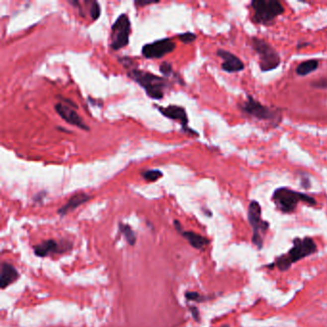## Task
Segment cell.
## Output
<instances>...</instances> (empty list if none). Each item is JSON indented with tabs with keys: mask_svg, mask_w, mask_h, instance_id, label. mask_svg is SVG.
<instances>
[{
	"mask_svg": "<svg viewBox=\"0 0 327 327\" xmlns=\"http://www.w3.org/2000/svg\"><path fill=\"white\" fill-rule=\"evenodd\" d=\"M55 110L65 121L69 123L70 125L76 126L83 131H89V127L85 125L82 117L72 109V107L58 103L55 105Z\"/></svg>",
	"mask_w": 327,
	"mask_h": 327,
	"instance_id": "obj_11",
	"label": "cell"
},
{
	"mask_svg": "<svg viewBox=\"0 0 327 327\" xmlns=\"http://www.w3.org/2000/svg\"><path fill=\"white\" fill-rule=\"evenodd\" d=\"M128 75L131 79L137 82L152 99L161 100L164 96V91L168 87V82L164 77L154 75L150 72L135 69L128 70Z\"/></svg>",
	"mask_w": 327,
	"mask_h": 327,
	"instance_id": "obj_3",
	"label": "cell"
},
{
	"mask_svg": "<svg viewBox=\"0 0 327 327\" xmlns=\"http://www.w3.org/2000/svg\"><path fill=\"white\" fill-rule=\"evenodd\" d=\"M176 43L169 38L147 43L142 47V55L147 59H161L173 52Z\"/></svg>",
	"mask_w": 327,
	"mask_h": 327,
	"instance_id": "obj_9",
	"label": "cell"
},
{
	"mask_svg": "<svg viewBox=\"0 0 327 327\" xmlns=\"http://www.w3.org/2000/svg\"><path fill=\"white\" fill-rule=\"evenodd\" d=\"M70 245L66 242H57L55 240H48L35 246V253L38 256L44 257L51 254H60L69 250Z\"/></svg>",
	"mask_w": 327,
	"mask_h": 327,
	"instance_id": "obj_13",
	"label": "cell"
},
{
	"mask_svg": "<svg viewBox=\"0 0 327 327\" xmlns=\"http://www.w3.org/2000/svg\"></svg>",
	"mask_w": 327,
	"mask_h": 327,
	"instance_id": "obj_28",
	"label": "cell"
},
{
	"mask_svg": "<svg viewBox=\"0 0 327 327\" xmlns=\"http://www.w3.org/2000/svg\"><path fill=\"white\" fill-rule=\"evenodd\" d=\"M120 231L122 232L124 236L126 237L127 241L129 242V244L134 245L137 241V236L135 234L134 231L128 226V225H120Z\"/></svg>",
	"mask_w": 327,
	"mask_h": 327,
	"instance_id": "obj_18",
	"label": "cell"
},
{
	"mask_svg": "<svg viewBox=\"0 0 327 327\" xmlns=\"http://www.w3.org/2000/svg\"><path fill=\"white\" fill-rule=\"evenodd\" d=\"M301 186L305 189H308L310 187V180L308 177H302L301 178Z\"/></svg>",
	"mask_w": 327,
	"mask_h": 327,
	"instance_id": "obj_26",
	"label": "cell"
},
{
	"mask_svg": "<svg viewBox=\"0 0 327 327\" xmlns=\"http://www.w3.org/2000/svg\"><path fill=\"white\" fill-rule=\"evenodd\" d=\"M160 3V1H136L135 4L139 7H144V6H148V5H152V4H158Z\"/></svg>",
	"mask_w": 327,
	"mask_h": 327,
	"instance_id": "obj_25",
	"label": "cell"
},
{
	"mask_svg": "<svg viewBox=\"0 0 327 327\" xmlns=\"http://www.w3.org/2000/svg\"><path fill=\"white\" fill-rule=\"evenodd\" d=\"M313 87L316 88H324L326 89L327 88V79H321V80H317L310 83Z\"/></svg>",
	"mask_w": 327,
	"mask_h": 327,
	"instance_id": "obj_24",
	"label": "cell"
},
{
	"mask_svg": "<svg viewBox=\"0 0 327 327\" xmlns=\"http://www.w3.org/2000/svg\"><path fill=\"white\" fill-rule=\"evenodd\" d=\"M141 175L147 181H156L164 176L163 172L160 170H147L142 172Z\"/></svg>",
	"mask_w": 327,
	"mask_h": 327,
	"instance_id": "obj_19",
	"label": "cell"
},
{
	"mask_svg": "<svg viewBox=\"0 0 327 327\" xmlns=\"http://www.w3.org/2000/svg\"><path fill=\"white\" fill-rule=\"evenodd\" d=\"M157 108L159 109V111L165 117H167L169 119H172V120H177V121L180 123V125L182 127V130L184 132H187L190 135L199 136V134L197 132H195L194 130L188 128V116H187L186 110L183 107L170 105L168 107H159V106H157Z\"/></svg>",
	"mask_w": 327,
	"mask_h": 327,
	"instance_id": "obj_10",
	"label": "cell"
},
{
	"mask_svg": "<svg viewBox=\"0 0 327 327\" xmlns=\"http://www.w3.org/2000/svg\"><path fill=\"white\" fill-rule=\"evenodd\" d=\"M272 202L276 206V208L284 214L294 213L300 203H304L310 206L318 205L316 199L310 195L293 190L285 186L278 187L273 191Z\"/></svg>",
	"mask_w": 327,
	"mask_h": 327,
	"instance_id": "obj_2",
	"label": "cell"
},
{
	"mask_svg": "<svg viewBox=\"0 0 327 327\" xmlns=\"http://www.w3.org/2000/svg\"><path fill=\"white\" fill-rule=\"evenodd\" d=\"M239 108L245 114L261 121H274L278 125L281 120V113L278 110L262 105L251 95H246L245 102L240 104Z\"/></svg>",
	"mask_w": 327,
	"mask_h": 327,
	"instance_id": "obj_7",
	"label": "cell"
},
{
	"mask_svg": "<svg viewBox=\"0 0 327 327\" xmlns=\"http://www.w3.org/2000/svg\"><path fill=\"white\" fill-rule=\"evenodd\" d=\"M178 232H181L182 236L195 248L202 249V248H204V247H205L206 245L209 244V240L207 238H205V237L200 235V234H198V233H195V232H182V231H178Z\"/></svg>",
	"mask_w": 327,
	"mask_h": 327,
	"instance_id": "obj_16",
	"label": "cell"
},
{
	"mask_svg": "<svg viewBox=\"0 0 327 327\" xmlns=\"http://www.w3.org/2000/svg\"><path fill=\"white\" fill-rule=\"evenodd\" d=\"M247 220L252 230L251 242L258 249L264 245V236L270 228V224L262 219V208L257 201H251L247 207Z\"/></svg>",
	"mask_w": 327,
	"mask_h": 327,
	"instance_id": "obj_6",
	"label": "cell"
},
{
	"mask_svg": "<svg viewBox=\"0 0 327 327\" xmlns=\"http://www.w3.org/2000/svg\"><path fill=\"white\" fill-rule=\"evenodd\" d=\"M320 66V63L318 60H306L302 63H300V65L297 67L296 69V73L299 76H302L305 77L307 75H309L310 73H312L314 71H316Z\"/></svg>",
	"mask_w": 327,
	"mask_h": 327,
	"instance_id": "obj_17",
	"label": "cell"
},
{
	"mask_svg": "<svg viewBox=\"0 0 327 327\" xmlns=\"http://www.w3.org/2000/svg\"><path fill=\"white\" fill-rule=\"evenodd\" d=\"M185 297H186L187 300H194V301H202V300H204L203 297L200 294L196 293V292H188V293L185 294Z\"/></svg>",
	"mask_w": 327,
	"mask_h": 327,
	"instance_id": "obj_23",
	"label": "cell"
},
{
	"mask_svg": "<svg viewBox=\"0 0 327 327\" xmlns=\"http://www.w3.org/2000/svg\"><path fill=\"white\" fill-rule=\"evenodd\" d=\"M90 199H91V196L86 193H77V194L73 195L69 199V202L63 207H61L58 212L61 215H66L70 211H72V210L76 209L77 207H79L80 205H82V204L88 202Z\"/></svg>",
	"mask_w": 327,
	"mask_h": 327,
	"instance_id": "obj_14",
	"label": "cell"
},
{
	"mask_svg": "<svg viewBox=\"0 0 327 327\" xmlns=\"http://www.w3.org/2000/svg\"><path fill=\"white\" fill-rule=\"evenodd\" d=\"M89 14H90V16L93 20H97L100 16V14H101V7L100 5L98 4V2L96 1H93L91 3V7L89 9Z\"/></svg>",
	"mask_w": 327,
	"mask_h": 327,
	"instance_id": "obj_21",
	"label": "cell"
},
{
	"mask_svg": "<svg viewBox=\"0 0 327 327\" xmlns=\"http://www.w3.org/2000/svg\"><path fill=\"white\" fill-rule=\"evenodd\" d=\"M318 251V245L311 237L295 238L293 240V246L281 256H278L275 261L266 266L267 269L277 268L280 272H286L293 264L306 258Z\"/></svg>",
	"mask_w": 327,
	"mask_h": 327,
	"instance_id": "obj_1",
	"label": "cell"
},
{
	"mask_svg": "<svg viewBox=\"0 0 327 327\" xmlns=\"http://www.w3.org/2000/svg\"><path fill=\"white\" fill-rule=\"evenodd\" d=\"M18 278V273L14 266L8 263H3L1 266L0 273V287L5 289L6 287L11 285Z\"/></svg>",
	"mask_w": 327,
	"mask_h": 327,
	"instance_id": "obj_15",
	"label": "cell"
},
{
	"mask_svg": "<svg viewBox=\"0 0 327 327\" xmlns=\"http://www.w3.org/2000/svg\"><path fill=\"white\" fill-rule=\"evenodd\" d=\"M306 45H310V43L309 42H299L297 44V49L300 50V49L303 48V47H306Z\"/></svg>",
	"mask_w": 327,
	"mask_h": 327,
	"instance_id": "obj_27",
	"label": "cell"
},
{
	"mask_svg": "<svg viewBox=\"0 0 327 327\" xmlns=\"http://www.w3.org/2000/svg\"><path fill=\"white\" fill-rule=\"evenodd\" d=\"M160 70H161V72L164 74V76H166V77H170L171 74L173 73V69H172L171 64H169L167 62H164V63H163L161 65Z\"/></svg>",
	"mask_w": 327,
	"mask_h": 327,
	"instance_id": "obj_22",
	"label": "cell"
},
{
	"mask_svg": "<svg viewBox=\"0 0 327 327\" xmlns=\"http://www.w3.org/2000/svg\"><path fill=\"white\" fill-rule=\"evenodd\" d=\"M217 56L220 57L224 62L222 64V69L228 73H236L243 71L245 69V65L243 61L238 58L232 52L225 50V49H218Z\"/></svg>",
	"mask_w": 327,
	"mask_h": 327,
	"instance_id": "obj_12",
	"label": "cell"
},
{
	"mask_svg": "<svg viewBox=\"0 0 327 327\" xmlns=\"http://www.w3.org/2000/svg\"><path fill=\"white\" fill-rule=\"evenodd\" d=\"M196 39H197V36L191 32H186V33H182V34L178 35V40L185 44H188V43L196 41Z\"/></svg>",
	"mask_w": 327,
	"mask_h": 327,
	"instance_id": "obj_20",
	"label": "cell"
},
{
	"mask_svg": "<svg viewBox=\"0 0 327 327\" xmlns=\"http://www.w3.org/2000/svg\"><path fill=\"white\" fill-rule=\"evenodd\" d=\"M250 45L259 58V68L262 72H270L281 64V58L273 46L257 37L250 38Z\"/></svg>",
	"mask_w": 327,
	"mask_h": 327,
	"instance_id": "obj_5",
	"label": "cell"
},
{
	"mask_svg": "<svg viewBox=\"0 0 327 327\" xmlns=\"http://www.w3.org/2000/svg\"><path fill=\"white\" fill-rule=\"evenodd\" d=\"M250 7L253 11L252 20L259 25L269 26L277 16L285 13V7L277 0H253Z\"/></svg>",
	"mask_w": 327,
	"mask_h": 327,
	"instance_id": "obj_4",
	"label": "cell"
},
{
	"mask_svg": "<svg viewBox=\"0 0 327 327\" xmlns=\"http://www.w3.org/2000/svg\"><path fill=\"white\" fill-rule=\"evenodd\" d=\"M131 32V21L126 14H120L111 27L110 48L119 50L129 44Z\"/></svg>",
	"mask_w": 327,
	"mask_h": 327,
	"instance_id": "obj_8",
	"label": "cell"
}]
</instances>
